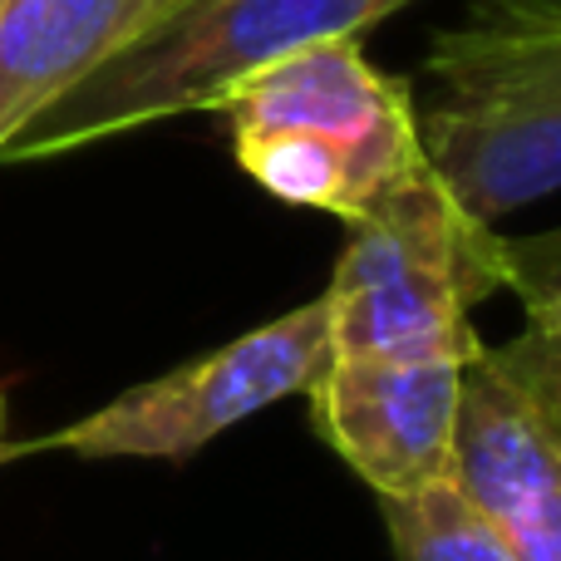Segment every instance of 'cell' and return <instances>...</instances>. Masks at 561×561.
<instances>
[{"label": "cell", "instance_id": "cell-2", "mask_svg": "<svg viewBox=\"0 0 561 561\" xmlns=\"http://www.w3.org/2000/svg\"><path fill=\"white\" fill-rule=\"evenodd\" d=\"M213 114L232 128L237 163L280 203L359 222L428 173L409 84L359 39H320L237 79Z\"/></svg>", "mask_w": 561, "mask_h": 561}, {"label": "cell", "instance_id": "cell-8", "mask_svg": "<svg viewBox=\"0 0 561 561\" xmlns=\"http://www.w3.org/2000/svg\"><path fill=\"white\" fill-rule=\"evenodd\" d=\"M183 0H0V148Z\"/></svg>", "mask_w": 561, "mask_h": 561}, {"label": "cell", "instance_id": "cell-11", "mask_svg": "<svg viewBox=\"0 0 561 561\" xmlns=\"http://www.w3.org/2000/svg\"><path fill=\"white\" fill-rule=\"evenodd\" d=\"M0 424H5V399H0Z\"/></svg>", "mask_w": 561, "mask_h": 561}, {"label": "cell", "instance_id": "cell-1", "mask_svg": "<svg viewBox=\"0 0 561 561\" xmlns=\"http://www.w3.org/2000/svg\"><path fill=\"white\" fill-rule=\"evenodd\" d=\"M434 178L497 217L561 187V0H473L438 30L409 89Z\"/></svg>", "mask_w": 561, "mask_h": 561}, {"label": "cell", "instance_id": "cell-9", "mask_svg": "<svg viewBox=\"0 0 561 561\" xmlns=\"http://www.w3.org/2000/svg\"><path fill=\"white\" fill-rule=\"evenodd\" d=\"M379 517L394 542V561H517L503 533L454 483L414 497H379Z\"/></svg>", "mask_w": 561, "mask_h": 561}, {"label": "cell", "instance_id": "cell-10", "mask_svg": "<svg viewBox=\"0 0 561 561\" xmlns=\"http://www.w3.org/2000/svg\"><path fill=\"white\" fill-rule=\"evenodd\" d=\"M503 280L523 300L527 325L561 340V227L537 237H503Z\"/></svg>", "mask_w": 561, "mask_h": 561}, {"label": "cell", "instance_id": "cell-5", "mask_svg": "<svg viewBox=\"0 0 561 561\" xmlns=\"http://www.w3.org/2000/svg\"><path fill=\"white\" fill-rule=\"evenodd\" d=\"M454 488L517 561H561V340L527 325L468 359Z\"/></svg>", "mask_w": 561, "mask_h": 561}, {"label": "cell", "instance_id": "cell-4", "mask_svg": "<svg viewBox=\"0 0 561 561\" xmlns=\"http://www.w3.org/2000/svg\"><path fill=\"white\" fill-rule=\"evenodd\" d=\"M507 290L503 237L454 203L444 183L419 173L369 217L325 286L330 355H454L478 359L468 310Z\"/></svg>", "mask_w": 561, "mask_h": 561}, {"label": "cell", "instance_id": "cell-6", "mask_svg": "<svg viewBox=\"0 0 561 561\" xmlns=\"http://www.w3.org/2000/svg\"><path fill=\"white\" fill-rule=\"evenodd\" d=\"M330 359L325 300L296 306L266 325L237 335L232 345L193 359L183 369L134 385L114 404L59 428L49 448L79 458H187L222 428L252 419L286 394H306Z\"/></svg>", "mask_w": 561, "mask_h": 561}, {"label": "cell", "instance_id": "cell-7", "mask_svg": "<svg viewBox=\"0 0 561 561\" xmlns=\"http://www.w3.org/2000/svg\"><path fill=\"white\" fill-rule=\"evenodd\" d=\"M463 369L454 355H330L306 389L310 419L375 497L428 493L454 483Z\"/></svg>", "mask_w": 561, "mask_h": 561}, {"label": "cell", "instance_id": "cell-3", "mask_svg": "<svg viewBox=\"0 0 561 561\" xmlns=\"http://www.w3.org/2000/svg\"><path fill=\"white\" fill-rule=\"evenodd\" d=\"M399 5L409 0H183L30 118L0 148V163H39L178 114H213L237 79L320 39H359Z\"/></svg>", "mask_w": 561, "mask_h": 561}]
</instances>
